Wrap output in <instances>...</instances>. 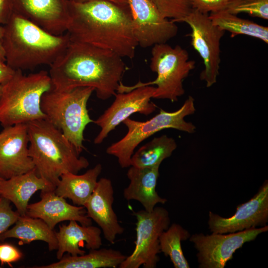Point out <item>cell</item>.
<instances>
[{
    "mask_svg": "<svg viewBox=\"0 0 268 268\" xmlns=\"http://www.w3.org/2000/svg\"><path fill=\"white\" fill-rule=\"evenodd\" d=\"M3 26L5 63L14 70L50 66L70 42L67 32L53 34L14 12Z\"/></svg>",
    "mask_w": 268,
    "mask_h": 268,
    "instance_id": "3957f363",
    "label": "cell"
},
{
    "mask_svg": "<svg viewBox=\"0 0 268 268\" xmlns=\"http://www.w3.org/2000/svg\"><path fill=\"white\" fill-rule=\"evenodd\" d=\"M75 220L60 225L56 232L58 241L57 258L61 259L65 253L71 256L82 255L86 252L80 249L85 245L88 250L100 248L102 245L100 228L92 225H79Z\"/></svg>",
    "mask_w": 268,
    "mask_h": 268,
    "instance_id": "ffe728a7",
    "label": "cell"
},
{
    "mask_svg": "<svg viewBox=\"0 0 268 268\" xmlns=\"http://www.w3.org/2000/svg\"><path fill=\"white\" fill-rule=\"evenodd\" d=\"M194 101L192 96H189L177 110L169 112L160 109L158 114L145 122L130 118L125 120L123 123L128 128L127 133L121 139L108 147L107 153L115 156L122 168H127L131 166V158L136 147L155 133L166 129L194 133L196 126L185 120L186 116L193 115L196 110Z\"/></svg>",
    "mask_w": 268,
    "mask_h": 268,
    "instance_id": "ba28073f",
    "label": "cell"
},
{
    "mask_svg": "<svg viewBox=\"0 0 268 268\" xmlns=\"http://www.w3.org/2000/svg\"><path fill=\"white\" fill-rule=\"evenodd\" d=\"M166 18L175 22L193 9L191 0H149Z\"/></svg>",
    "mask_w": 268,
    "mask_h": 268,
    "instance_id": "f1b7e54d",
    "label": "cell"
},
{
    "mask_svg": "<svg viewBox=\"0 0 268 268\" xmlns=\"http://www.w3.org/2000/svg\"><path fill=\"white\" fill-rule=\"evenodd\" d=\"M196 62L189 59L188 51L180 45L173 47L167 43L152 46L150 68L157 74L156 78L147 82L139 81L134 85L120 83L118 93L129 92L137 87L156 85L152 98L176 102L183 95V81L195 68Z\"/></svg>",
    "mask_w": 268,
    "mask_h": 268,
    "instance_id": "52a82bcc",
    "label": "cell"
},
{
    "mask_svg": "<svg viewBox=\"0 0 268 268\" xmlns=\"http://www.w3.org/2000/svg\"></svg>",
    "mask_w": 268,
    "mask_h": 268,
    "instance_id": "74e56055",
    "label": "cell"
},
{
    "mask_svg": "<svg viewBox=\"0 0 268 268\" xmlns=\"http://www.w3.org/2000/svg\"><path fill=\"white\" fill-rule=\"evenodd\" d=\"M40 198L39 201L28 205L26 215L43 220L51 229L66 220H75L85 226L92 224L84 206L68 203L54 190L41 191Z\"/></svg>",
    "mask_w": 268,
    "mask_h": 268,
    "instance_id": "ac0fdd59",
    "label": "cell"
},
{
    "mask_svg": "<svg viewBox=\"0 0 268 268\" xmlns=\"http://www.w3.org/2000/svg\"><path fill=\"white\" fill-rule=\"evenodd\" d=\"M3 26L0 24V59L5 62L4 53L2 46V38L3 35Z\"/></svg>",
    "mask_w": 268,
    "mask_h": 268,
    "instance_id": "e575fe53",
    "label": "cell"
},
{
    "mask_svg": "<svg viewBox=\"0 0 268 268\" xmlns=\"http://www.w3.org/2000/svg\"><path fill=\"white\" fill-rule=\"evenodd\" d=\"M50 67L53 88L69 90L92 87L97 98L103 100L115 95L127 69L123 58L116 53L71 41Z\"/></svg>",
    "mask_w": 268,
    "mask_h": 268,
    "instance_id": "6da1fadb",
    "label": "cell"
},
{
    "mask_svg": "<svg viewBox=\"0 0 268 268\" xmlns=\"http://www.w3.org/2000/svg\"><path fill=\"white\" fill-rule=\"evenodd\" d=\"M22 253L15 246L9 243L0 244V262L1 265L16 262L22 257Z\"/></svg>",
    "mask_w": 268,
    "mask_h": 268,
    "instance_id": "1f68e13d",
    "label": "cell"
},
{
    "mask_svg": "<svg viewBox=\"0 0 268 268\" xmlns=\"http://www.w3.org/2000/svg\"><path fill=\"white\" fill-rule=\"evenodd\" d=\"M127 256L113 249L98 248L89 250L88 254L71 256L64 254L58 262L37 268H116Z\"/></svg>",
    "mask_w": 268,
    "mask_h": 268,
    "instance_id": "603a6c76",
    "label": "cell"
},
{
    "mask_svg": "<svg viewBox=\"0 0 268 268\" xmlns=\"http://www.w3.org/2000/svg\"><path fill=\"white\" fill-rule=\"evenodd\" d=\"M212 23L225 31L231 33V37L244 35L260 39L268 43V27L253 21L240 18L225 9L210 13Z\"/></svg>",
    "mask_w": 268,
    "mask_h": 268,
    "instance_id": "d4e9b609",
    "label": "cell"
},
{
    "mask_svg": "<svg viewBox=\"0 0 268 268\" xmlns=\"http://www.w3.org/2000/svg\"><path fill=\"white\" fill-rule=\"evenodd\" d=\"M159 167L139 168L131 166L127 174L130 183L124 190V198L128 201H138L148 212L152 211L158 203L165 204L167 200L160 197L156 190Z\"/></svg>",
    "mask_w": 268,
    "mask_h": 268,
    "instance_id": "d6986e66",
    "label": "cell"
},
{
    "mask_svg": "<svg viewBox=\"0 0 268 268\" xmlns=\"http://www.w3.org/2000/svg\"><path fill=\"white\" fill-rule=\"evenodd\" d=\"M102 170L101 164L81 174H63L54 190L58 196L70 200L73 204L84 206L96 187L98 178Z\"/></svg>",
    "mask_w": 268,
    "mask_h": 268,
    "instance_id": "7402d4cb",
    "label": "cell"
},
{
    "mask_svg": "<svg viewBox=\"0 0 268 268\" xmlns=\"http://www.w3.org/2000/svg\"><path fill=\"white\" fill-rule=\"evenodd\" d=\"M268 230V226L266 225L228 234H194L189 239L198 251L197 256L199 268H224L227 262L233 258L236 250Z\"/></svg>",
    "mask_w": 268,
    "mask_h": 268,
    "instance_id": "8fae6325",
    "label": "cell"
},
{
    "mask_svg": "<svg viewBox=\"0 0 268 268\" xmlns=\"http://www.w3.org/2000/svg\"><path fill=\"white\" fill-rule=\"evenodd\" d=\"M55 187L39 177L35 168L23 174L0 181V195L15 205L20 216L26 215L29 201L38 191H54Z\"/></svg>",
    "mask_w": 268,
    "mask_h": 268,
    "instance_id": "44dd1931",
    "label": "cell"
},
{
    "mask_svg": "<svg viewBox=\"0 0 268 268\" xmlns=\"http://www.w3.org/2000/svg\"><path fill=\"white\" fill-rule=\"evenodd\" d=\"M225 10L238 15L245 13L250 16L268 19V0H230Z\"/></svg>",
    "mask_w": 268,
    "mask_h": 268,
    "instance_id": "83f0119b",
    "label": "cell"
},
{
    "mask_svg": "<svg viewBox=\"0 0 268 268\" xmlns=\"http://www.w3.org/2000/svg\"><path fill=\"white\" fill-rule=\"evenodd\" d=\"M127 0L138 46L145 48L166 43L177 35L175 22L164 17L149 0Z\"/></svg>",
    "mask_w": 268,
    "mask_h": 268,
    "instance_id": "4fadbf2b",
    "label": "cell"
},
{
    "mask_svg": "<svg viewBox=\"0 0 268 268\" xmlns=\"http://www.w3.org/2000/svg\"><path fill=\"white\" fill-rule=\"evenodd\" d=\"M94 90L92 87L69 90L52 88L44 93L41 99V109L45 119L62 132L79 153L84 149V131L93 122L87 104Z\"/></svg>",
    "mask_w": 268,
    "mask_h": 268,
    "instance_id": "8992f818",
    "label": "cell"
},
{
    "mask_svg": "<svg viewBox=\"0 0 268 268\" xmlns=\"http://www.w3.org/2000/svg\"><path fill=\"white\" fill-rule=\"evenodd\" d=\"M29 153L37 175L55 187L66 173L78 174L89 165L62 132L45 118L28 123Z\"/></svg>",
    "mask_w": 268,
    "mask_h": 268,
    "instance_id": "277c9868",
    "label": "cell"
},
{
    "mask_svg": "<svg viewBox=\"0 0 268 268\" xmlns=\"http://www.w3.org/2000/svg\"><path fill=\"white\" fill-rule=\"evenodd\" d=\"M1 180H2V179L0 177V181H1Z\"/></svg>",
    "mask_w": 268,
    "mask_h": 268,
    "instance_id": "8d00e7d4",
    "label": "cell"
},
{
    "mask_svg": "<svg viewBox=\"0 0 268 268\" xmlns=\"http://www.w3.org/2000/svg\"></svg>",
    "mask_w": 268,
    "mask_h": 268,
    "instance_id": "f35d334b",
    "label": "cell"
},
{
    "mask_svg": "<svg viewBox=\"0 0 268 268\" xmlns=\"http://www.w3.org/2000/svg\"><path fill=\"white\" fill-rule=\"evenodd\" d=\"M34 168L29 156L27 124L3 127L0 132V177L8 179Z\"/></svg>",
    "mask_w": 268,
    "mask_h": 268,
    "instance_id": "9a60e30c",
    "label": "cell"
},
{
    "mask_svg": "<svg viewBox=\"0 0 268 268\" xmlns=\"http://www.w3.org/2000/svg\"><path fill=\"white\" fill-rule=\"evenodd\" d=\"M10 201L0 197V234L14 224L20 216L18 212L12 210Z\"/></svg>",
    "mask_w": 268,
    "mask_h": 268,
    "instance_id": "f546056e",
    "label": "cell"
},
{
    "mask_svg": "<svg viewBox=\"0 0 268 268\" xmlns=\"http://www.w3.org/2000/svg\"><path fill=\"white\" fill-rule=\"evenodd\" d=\"M14 70L0 59V94L3 84L11 77Z\"/></svg>",
    "mask_w": 268,
    "mask_h": 268,
    "instance_id": "836d02e7",
    "label": "cell"
},
{
    "mask_svg": "<svg viewBox=\"0 0 268 268\" xmlns=\"http://www.w3.org/2000/svg\"><path fill=\"white\" fill-rule=\"evenodd\" d=\"M191 234L180 225L173 223L162 232L159 238L161 252L169 257L175 268H189L184 255L181 241L190 238Z\"/></svg>",
    "mask_w": 268,
    "mask_h": 268,
    "instance_id": "4316f807",
    "label": "cell"
},
{
    "mask_svg": "<svg viewBox=\"0 0 268 268\" xmlns=\"http://www.w3.org/2000/svg\"><path fill=\"white\" fill-rule=\"evenodd\" d=\"M136 219L135 247L119 268H155L161 253L159 238L170 224L169 212L165 208L155 206L151 212H134Z\"/></svg>",
    "mask_w": 268,
    "mask_h": 268,
    "instance_id": "9c48e42d",
    "label": "cell"
},
{
    "mask_svg": "<svg viewBox=\"0 0 268 268\" xmlns=\"http://www.w3.org/2000/svg\"><path fill=\"white\" fill-rule=\"evenodd\" d=\"M69 14L66 32L71 41L107 49L122 58L134 57L138 44L129 5L109 0L69 1Z\"/></svg>",
    "mask_w": 268,
    "mask_h": 268,
    "instance_id": "7a4b0ae2",
    "label": "cell"
},
{
    "mask_svg": "<svg viewBox=\"0 0 268 268\" xmlns=\"http://www.w3.org/2000/svg\"><path fill=\"white\" fill-rule=\"evenodd\" d=\"M69 0L70 1L74 2L83 3V2H85L90 1L92 0ZM109 0L114 2L121 5H124V6L128 5L127 0Z\"/></svg>",
    "mask_w": 268,
    "mask_h": 268,
    "instance_id": "d590c367",
    "label": "cell"
},
{
    "mask_svg": "<svg viewBox=\"0 0 268 268\" xmlns=\"http://www.w3.org/2000/svg\"><path fill=\"white\" fill-rule=\"evenodd\" d=\"M13 12L48 32H67L69 20V0H12Z\"/></svg>",
    "mask_w": 268,
    "mask_h": 268,
    "instance_id": "2e32d148",
    "label": "cell"
},
{
    "mask_svg": "<svg viewBox=\"0 0 268 268\" xmlns=\"http://www.w3.org/2000/svg\"><path fill=\"white\" fill-rule=\"evenodd\" d=\"M52 88L47 71L26 75L21 70H15L3 84L0 94V125L3 128L45 119L41 99Z\"/></svg>",
    "mask_w": 268,
    "mask_h": 268,
    "instance_id": "5b68a950",
    "label": "cell"
},
{
    "mask_svg": "<svg viewBox=\"0 0 268 268\" xmlns=\"http://www.w3.org/2000/svg\"><path fill=\"white\" fill-rule=\"evenodd\" d=\"M114 189L111 181L101 178L84 207L88 217L99 226L105 239L111 244L115 243L117 235L122 234L124 228L120 225L113 209Z\"/></svg>",
    "mask_w": 268,
    "mask_h": 268,
    "instance_id": "e0dca14e",
    "label": "cell"
},
{
    "mask_svg": "<svg viewBox=\"0 0 268 268\" xmlns=\"http://www.w3.org/2000/svg\"><path fill=\"white\" fill-rule=\"evenodd\" d=\"M185 22L191 28V44L202 60L204 68L200 75L207 87L217 81L219 74L220 41L225 31L214 25L209 14L193 8L184 17L176 22Z\"/></svg>",
    "mask_w": 268,
    "mask_h": 268,
    "instance_id": "30bf717a",
    "label": "cell"
},
{
    "mask_svg": "<svg viewBox=\"0 0 268 268\" xmlns=\"http://www.w3.org/2000/svg\"><path fill=\"white\" fill-rule=\"evenodd\" d=\"M13 12L12 0H0V24H6Z\"/></svg>",
    "mask_w": 268,
    "mask_h": 268,
    "instance_id": "d6a6232c",
    "label": "cell"
},
{
    "mask_svg": "<svg viewBox=\"0 0 268 268\" xmlns=\"http://www.w3.org/2000/svg\"><path fill=\"white\" fill-rule=\"evenodd\" d=\"M155 87L142 86L129 92L116 93L113 103L96 120L94 124L100 131L94 139V143L103 142L109 134L130 116L138 113L148 115L154 112L157 106L150 101Z\"/></svg>",
    "mask_w": 268,
    "mask_h": 268,
    "instance_id": "7c38bea8",
    "label": "cell"
},
{
    "mask_svg": "<svg viewBox=\"0 0 268 268\" xmlns=\"http://www.w3.org/2000/svg\"><path fill=\"white\" fill-rule=\"evenodd\" d=\"M208 224L213 233L241 231L257 226H264L268 222V183L266 181L249 201L237 206L235 213L223 217L209 211Z\"/></svg>",
    "mask_w": 268,
    "mask_h": 268,
    "instance_id": "5bb4252c",
    "label": "cell"
},
{
    "mask_svg": "<svg viewBox=\"0 0 268 268\" xmlns=\"http://www.w3.org/2000/svg\"><path fill=\"white\" fill-rule=\"evenodd\" d=\"M230 0H191L192 8L208 14L226 9Z\"/></svg>",
    "mask_w": 268,
    "mask_h": 268,
    "instance_id": "4dcf8cb0",
    "label": "cell"
},
{
    "mask_svg": "<svg viewBox=\"0 0 268 268\" xmlns=\"http://www.w3.org/2000/svg\"><path fill=\"white\" fill-rule=\"evenodd\" d=\"M177 146L174 138L166 135L156 137L141 146L131 158V166L151 168L160 165Z\"/></svg>",
    "mask_w": 268,
    "mask_h": 268,
    "instance_id": "484cf974",
    "label": "cell"
},
{
    "mask_svg": "<svg viewBox=\"0 0 268 268\" xmlns=\"http://www.w3.org/2000/svg\"><path fill=\"white\" fill-rule=\"evenodd\" d=\"M8 238L19 239L20 245L29 244L36 240L42 241L48 244L49 251L58 249L56 231L43 220L27 215L20 216L13 227L0 234V241Z\"/></svg>",
    "mask_w": 268,
    "mask_h": 268,
    "instance_id": "cb8c5ba5",
    "label": "cell"
}]
</instances>
